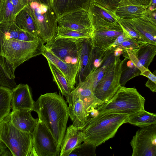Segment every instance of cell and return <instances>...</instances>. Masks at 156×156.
Instances as JSON below:
<instances>
[{
	"instance_id": "cell-34",
	"label": "cell",
	"mask_w": 156,
	"mask_h": 156,
	"mask_svg": "<svg viewBox=\"0 0 156 156\" xmlns=\"http://www.w3.org/2000/svg\"><path fill=\"white\" fill-rule=\"evenodd\" d=\"M17 85L15 79H12L0 63V86L11 90L15 88Z\"/></svg>"
},
{
	"instance_id": "cell-2",
	"label": "cell",
	"mask_w": 156,
	"mask_h": 156,
	"mask_svg": "<svg viewBox=\"0 0 156 156\" xmlns=\"http://www.w3.org/2000/svg\"><path fill=\"white\" fill-rule=\"evenodd\" d=\"M128 115L116 113L98 114L87 119L80 128L85 141L96 147L113 138Z\"/></svg>"
},
{
	"instance_id": "cell-28",
	"label": "cell",
	"mask_w": 156,
	"mask_h": 156,
	"mask_svg": "<svg viewBox=\"0 0 156 156\" xmlns=\"http://www.w3.org/2000/svg\"><path fill=\"white\" fill-rule=\"evenodd\" d=\"M26 6L17 15L14 22L21 29L39 37L35 24Z\"/></svg>"
},
{
	"instance_id": "cell-43",
	"label": "cell",
	"mask_w": 156,
	"mask_h": 156,
	"mask_svg": "<svg viewBox=\"0 0 156 156\" xmlns=\"http://www.w3.org/2000/svg\"><path fill=\"white\" fill-rule=\"evenodd\" d=\"M48 5L50 8L53 9L52 8V0H47Z\"/></svg>"
},
{
	"instance_id": "cell-10",
	"label": "cell",
	"mask_w": 156,
	"mask_h": 156,
	"mask_svg": "<svg viewBox=\"0 0 156 156\" xmlns=\"http://www.w3.org/2000/svg\"><path fill=\"white\" fill-rule=\"evenodd\" d=\"M76 39L55 37L45 47L58 58L69 64L79 65Z\"/></svg>"
},
{
	"instance_id": "cell-24",
	"label": "cell",
	"mask_w": 156,
	"mask_h": 156,
	"mask_svg": "<svg viewBox=\"0 0 156 156\" xmlns=\"http://www.w3.org/2000/svg\"><path fill=\"white\" fill-rule=\"evenodd\" d=\"M53 77V81L57 85L62 96H64L69 105L71 104L70 95L73 90L70 86L67 80L61 71L53 64L47 60Z\"/></svg>"
},
{
	"instance_id": "cell-7",
	"label": "cell",
	"mask_w": 156,
	"mask_h": 156,
	"mask_svg": "<svg viewBox=\"0 0 156 156\" xmlns=\"http://www.w3.org/2000/svg\"><path fill=\"white\" fill-rule=\"evenodd\" d=\"M115 56L106 67L104 74L93 91L94 95L104 103L110 100L121 86L120 80L123 60Z\"/></svg>"
},
{
	"instance_id": "cell-16",
	"label": "cell",
	"mask_w": 156,
	"mask_h": 156,
	"mask_svg": "<svg viewBox=\"0 0 156 156\" xmlns=\"http://www.w3.org/2000/svg\"><path fill=\"white\" fill-rule=\"evenodd\" d=\"M41 55L61 71L67 80L71 88L74 90L75 88V86L79 70V65L69 64L63 62L55 56L44 46Z\"/></svg>"
},
{
	"instance_id": "cell-6",
	"label": "cell",
	"mask_w": 156,
	"mask_h": 156,
	"mask_svg": "<svg viewBox=\"0 0 156 156\" xmlns=\"http://www.w3.org/2000/svg\"><path fill=\"white\" fill-rule=\"evenodd\" d=\"M26 7L35 24L39 37L45 43L55 37L58 17L53 9L35 2L28 3Z\"/></svg>"
},
{
	"instance_id": "cell-27",
	"label": "cell",
	"mask_w": 156,
	"mask_h": 156,
	"mask_svg": "<svg viewBox=\"0 0 156 156\" xmlns=\"http://www.w3.org/2000/svg\"><path fill=\"white\" fill-rule=\"evenodd\" d=\"M156 54V45L146 42H141L135 53L139 62L147 69Z\"/></svg>"
},
{
	"instance_id": "cell-1",
	"label": "cell",
	"mask_w": 156,
	"mask_h": 156,
	"mask_svg": "<svg viewBox=\"0 0 156 156\" xmlns=\"http://www.w3.org/2000/svg\"><path fill=\"white\" fill-rule=\"evenodd\" d=\"M33 111L47 126L60 147L69 117L68 106L61 94H41L34 101Z\"/></svg>"
},
{
	"instance_id": "cell-20",
	"label": "cell",
	"mask_w": 156,
	"mask_h": 156,
	"mask_svg": "<svg viewBox=\"0 0 156 156\" xmlns=\"http://www.w3.org/2000/svg\"><path fill=\"white\" fill-rule=\"evenodd\" d=\"M31 112L27 110H13L9 114L13 125L21 131L32 134L38 119L33 118Z\"/></svg>"
},
{
	"instance_id": "cell-19",
	"label": "cell",
	"mask_w": 156,
	"mask_h": 156,
	"mask_svg": "<svg viewBox=\"0 0 156 156\" xmlns=\"http://www.w3.org/2000/svg\"><path fill=\"white\" fill-rule=\"evenodd\" d=\"M85 140L80 128L70 125L66 129L60 147V156H69L71 152Z\"/></svg>"
},
{
	"instance_id": "cell-4",
	"label": "cell",
	"mask_w": 156,
	"mask_h": 156,
	"mask_svg": "<svg viewBox=\"0 0 156 156\" xmlns=\"http://www.w3.org/2000/svg\"><path fill=\"white\" fill-rule=\"evenodd\" d=\"M145 99L134 87L121 86L113 97L107 102L98 106V114H123L129 115L145 110Z\"/></svg>"
},
{
	"instance_id": "cell-15",
	"label": "cell",
	"mask_w": 156,
	"mask_h": 156,
	"mask_svg": "<svg viewBox=\"0 0 156 156\" xmlns=\"http://www.w3.org/2000/svg\"><path fill=\"white\" fill-rule=\"evenodd\" d=\"M79 57V68L77 76L79 82L84 80L90 74V64L93 48L90 38L76 39Z\"/></svg>"
},
{
	"instance_id": "cell-9",
	"label": "cell",
	"mask_w": 156,
	"mask_h": 156,
	"mask_svg": "<svg viewBox=\"0 0 156 156\" xmlns=\"http://www.w3.org/2000/svg\"><path fill=\"white\" fill-rule=\"evenodd\" d=\"M132 156H156V124L141 128L130 142Z\"/></svg>"
},
{
	"instance_id": "cell-5",
	"label": "cell",
	"mask_w": 156,
	"mask_h": 156,
	"mask_svg": "<svg viewBox=\"0 0 156 156\" xmlns=\"http://www.w3.org/2000/svg\"><path fill=\"white\" fill-rule=\"evenodd\" d=\"M32 134L15 127L11 122L9 114L0 121V140L13 156H35Z\"/></svg>"
},
{
	"instance_id": "cell-37",
	"label": "cell",
	"mask_w": 156,
	"mask_h": 156,
	"mask_svg": "<svg viewBox=\"0 0 156 156\" xmlns=\"http://www.w3.org/2000/svg\"><path fill=\"white\" fill-rule=\"evenodd\" d=\"M0 156H13L6 145L0 140Z\"/></svg>"
},
{
	"instance_id": "cell-39",
	"label": "cell",
	"mask_w": 156,
	"mask_h": 156,
	"mask_svg": "<svg viewBox=\"0 0 156 156\" xmlns=\"http://www.w3.org/2000/svg\"><path fill=\"white\" fill-rule=\"evenodd\" d=\"M146 87L148 88L152 92L156 91V83L149 79L145 84Z\"/></svg>"
},
{
	"instance_id": "cell-14",
	"label": "cell",
	"mask_w": 156,
	"mask_h": 156,
	"mask_svg": "<svg viewBox=\"0 0 156 156\" xmlns=\"http://www.w3.org/2000/svg\"><path fill=\"white\" fill-rule=\"evenodd\" d=\"M70 95L71 104L78 98L82 101L88 116L90 113L95 112L98 106L104 103L94 95L91 86L85 80L79 82L76 87L71 92Z\"/></svg>"
},
{
	"instance_id": "cell-26",
	"label": "cell",
	"mask_w": 156,
	"mask_h": 156,
	"mask_svg": "<svg viewBox=\"0 0 156 156\" xmlns=\"http://www.w3.org/2000/svg\"><path fill=\"white\" fill-rule=\"evenodd\" d=\"M126 123L141 128L156 124V114L141 110L128 115Z\"/></svg>"
},
{
	"instance_id": "cell-8",
	"label": "cell",
	"mask_w": 156,
	"mask_h": 156,
	"mask_svg": "<svg viewBox=\"0 0 156 156\" xmlns=\"http://www.w3.org/2000/svg\"><path fill=\"white\" fill-rule=\"evenodd\" d=\"M35 156H59L60 147L46 125L38 119L32 134Z\"/></svg>"
},
{
	"instance_id": "cell-17",
	"label": "cell",
	"mask_w": 156,
	"mask_h": 156,
	"mask_svg": "<svg viewBox=\"0 0 156 156\" xmlns=\"http://www.w3.org/2000/svg\"><path fill=\"white\" fill-rule=\"evenodd\" d=\"M149 6L142 5L133 0H121L114 13L116 17L129 20L147 15Z\"/></svg>"
},
{
	"instance_id": "cell-32",
	"label": "cell",
	"mask_w": 156,
	"mask_h": 156,
	"mask_svg": "<svg viewBox=\"0 0 156 156\" xmlns=\"http://www.w3.org/2000/svg\"><path fill=\"white\" fill-rule=\"evenodd\" d=\"M95 146L84 141L75 148L69 156H96Z\"/></svg>"
},
{
	"instance_id": "cell-31",
	"label": "cell",
	"mask_w": 156,
	"mask_h": 156,
	"mask_svg": "<svg viewBox=\"0 0 156 156\" xmlns=\"http://www.w3.org/2000/svg\"><path fill=\"white\" fill-rule=\"evenodd\" d=\"M92 34L86 32L67 29L58 26L55 37L73 39H89Z\"/></svg>"
},
{
	"instance_id": "cell-22",
	"label": "cell",
	"mask_w": 156,
	"mask_h": 156,
	"mask_svg": "<svg viewBox=\"0 0 156 156\" xmlns=\"http://www.w3.org/2000/svg\"><path fill=\"white\" fill-rule=\"evenodd\" d=\"M88 12L93 28L111 24L117 21L114 12L93 2Z\"/></svg>"
},
{
	"instance_id": "cell-11",
	"label": "cell",
	"mask_w": 156,
	"mask_h": 156,
	"mask_svg": "<svg viewBox=\"0 0 156 156\" xmlns=\"http://www.w3.org/2000/svg\"><path fill=\"white\" fill-rule=\"evenodd\" d=\"M93 29L90 38L91 44L93 48L100 50L108 49L123 32L118 21L111 24L98 26Z\"/></svg>"
},
{
	"instance_id": "cell-18",
	"label": "cell",
	"mask_w": 156,
	"mask_h": 156,
	"mask_svg": "<svg viewBox=\"0 0 156 156\" xmlns=\"http://www.w3.org/2000/svg\"><path fill=\"white\" fill-rule=\"evenodd\" d=\"M34 101L28 84H20L12 90L11 104L12 110L33 111Z\"/></svg>"
},
{
	"instance_id": "cell-21",
	"label": "cell",
	"mask_w": 156,
	"mask_h": 156,
	"mask_svg": "<svg viewBox=\"0 0 156 156\" xmlns=\"http://www.w3.org/2000/svg\"><path fill=\"white\" fill-rule=\"evenodd\" d=\"M53 9L58 18L80 10L88 11L92 0H52Z\"/></svg>"
},
{
	"instance_id": "cell-30",
	"label": "cell",
	"mask_w": 156,
	"mask_h": 156,
	"mask_svg": "<svg viewBox=\"0 0 156 156\" xmlns=\"http://www.w3.org/2000/svg\"><path fill=\"white\" fill-rule=\"evenodd\" d=\"M140 70L130 60L126 63V65L123 63L120 80L121 86H124L129 80L140 75Z\"/></svg>"
},
{
	"instance_id": "cell-3",
	"label": "cell",
	"mask_w": 156,
	"mask_h": 156,
	"mask_svg": "<svg viewBox=\"0 0 156 156\" xmlns=\"http://www.w3.org/2000/svg\"><path fill=\"white\" fill-rule=\"evenodd\" d=\"M45 42L41 39L32 41L0 38V61L12 71L25 62L42 54Z\"/></svg>"
},
{
	"instance_id": "cell-35",
	"label": "cell",
	"mask_w": 156,
	"mask_h": 156,
	"mask_svg": "<svg viewBox=\"0 0 156 156\" xmlns=\"http://www.w3.org/2000/svg\"><path fill=\"white\" fill-rule=\"evenodd\" d=\"M93 3L114 12L121 0H92Z\"/></svg>"
},
{
	"instance_id": "cell-42",
	"label": "cell",
	"mask_w": 156,
	"mask_h": 156,
	"mask_svg": "<svg viewBox=\"0 0 156 156\" xmlns=\"http://www.w3.org/2000/svg\"><path fill=\"white\" fill-rule=\"evenodd\" d=\"M27 4L32 2H36L40 3L43 4L47 5V0H26Z\"/></svg>"
},
{
	"instance_id": "cell-44",
	"label": "cell",
	"mask_w": 156,
	"mask_h": 156,
	"mask_svg": "<svg viewBox=\"0 0 156 156\" xmlns=\"http://www.w3.org/2000/svg\"><path fill=\"white\" fill-rule=\"evenodd\" d=\"M0 3H1V0H0Z\"/></svg>"
},
{
	"instance_id": "cell-29",
	"label": "cell",
	"mask_w": 156,
	"mask_h": 156,
	"mask_svg": "<svg viewBox=\"0 0 156 156\" xmlns=\"http://www.w3.org/2000/svg\"><path fill=\"white\" fill-rule=\"evenodd\" d=\"M12 90L0 86V121L10 113Z\"/></svg>"
},
{
	"instance_id": "cell-33",
	"label": "cell",
	"mask_w": 156,
	"mask_h": 156,
	"mask_svg": "<svg viewBox=\"0 0 156 156\" xmlns=\"http://www.w3.org/2000/svg\"><path fill=\"white\" fill-rule=\"evenodd\" d=\"M106 67V65L97 69L88 75L84 80L88 82L91 86L94 91L102 77Z\"/></svg>"
},
{
	"instance_id": "cell-23",
	"label": "cell",
	"mask_w": 156,
	"mask_h": 156,
	"mask_svg": "<svg viewBox=\"0 0 156 156\" xmlns=\"http://www.w3.org/2000/svg\"><path fill=\"white\" fill-rule=\"evenodd\" d=\"M27 4L26 0H1L0 24L14 22L17 15Z\"/></svg>"
},
{
	"instance_id": "cell-38",
	"label": "cell",
	"mask_w": 156,
	"mask_h": 156,
	"mask_svg": "<svg viewBox=\"0 0 156 156\" xmlns=\"http://www.w3.org/2000/svg\"><path fill=\"white\" fill-rule=\"evenodd\" d=\"M140 75L143 76L147 77L149 79L156 83V77L155 75L152 73L147 69L144 71L141 72Z\"/></svg>"
},
{
	"instance_id": "cell-25",
	"label": "cell",
	"mask_w": 156,
	"mask_h": 156,
	"mask_svg": "<svg viewBox=\"0 0 156 156\" xmlns=\"http://www.w3.org/2000/svg\"><path fill=\"white\" fill-rule=\"evenodd\" d=\"M69 117L73 122V126L80 128L84 125L88 117L82 101L78 98L68 106Z\"/></svg>"
},
{
	"instance_id": "cell-12",
	"label": "cell",
	"mask_w": 156,
	"mask_h": 156,
	"mask_svg": "<svg viewBox=\"0 0 156 156\" xmlns=\"http://www.w3.org/2000/svg\"><path fill=\"white\" fill-rule=\"evenodd\" d=\"M125 20L139 36L142 42L156 45V10L150 11L141 17Z\"/></svg>"
},
{
	"instance_id": "cell-36",
	"label": "cell",
	"mask_w": 156,
	"mask_h": 156,
	"mask_svg": "<svg viewBox=\"0 0 156 156\" xmlns=\"http://www.w3.org/2000/svg\"><path fill=\"white\" fill-rule=\"evenodd\" d=\"M39 39L40 38L27 31L21 29L19 34L17 40L24 41H32Z\"/></svg>"
},
{
	"instance_id": "cell-40",
	"label": "cell",
	"mask_w": 156,
	"mask_h": 156,
	"mask_svg": "<svg viewBox=\"0 0 156 156\" xmlns=\"http://www.w3.org/2000/svg\"><path fill=\"white\" fill-rule=\"evenodd\" d=\"M138 4L145 6H149L152 0H133Z\"/></svg>"
},
{
	"instance_id": "cell-41",
	"label": "cell",
	"mask_w": 156,
	"mask_h": 156,
	"mask_svg": "<svg viewBox=\"0 0 156 156\" xmlns=\"http://www.w3.org/2000/svg\"><path fill=\"white\" fill-rule=\"evenodd\" d=\"M123 50L119 48H117L114 51V55L115 56H119L122 53Z\"/></svg>"
},
{
	"instance_id": "cell-13",
	"label": "cell",
	"mask_w": 156,
	"mask_h": 156,
	"mask_svg": "<svg viewBox=\"0 0 156 156\" xmlns=\"http://www.w3.org/2000/svg\"><path fill=\"white\" fill-rule=\"evenodd\" d=\"M58 26L67 29L90 33L94 29L87 11L80 10L58 18Z\"/></svg>"
}]
</instances>
